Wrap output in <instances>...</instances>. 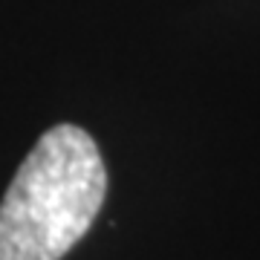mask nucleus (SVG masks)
Here are the masks:
<instances>
[{
	"mask_svg": "<svg viewBox=\"0 0 260 260\" xmlns=\"http://www.w3.org/2000/svg\"><path fill=\"white\" fill-rule=\"evenodd\" d=\"M107 168L93 136L55 124L29 150L0 203V260H61L93 225Z\"/></svg>",
	"mask_w": 260,
	"mask_h": 260,
	"instance_id": "obj_1",
	"label": "nucleus"
}]
</instances>
